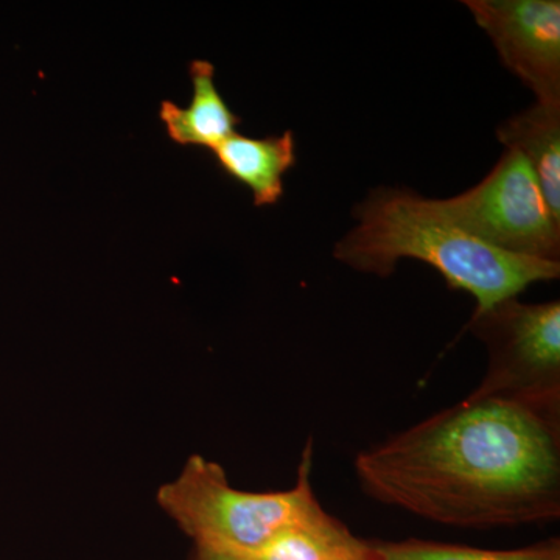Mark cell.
Listing matches in <instances>:
<instances>
[{
  "mask_svg": "<svg viewBox=\"0 0 560 560\" xmlns=\"http://www.w3.org/2000/svg\"><path fill=\"white\" fill-rule=\"evenodd\" d=\"M353 215L359 224L337 243L335 259L381 278H389L401 259L423 261L440 272L448 289L471 294L475 313L560 276V261L493 248L448 220L436 201L410 189L372 190Z\"/></svg>",
  "mask_w": 560,
  "mask_h": 560,
  "instance_id": "7a4b0ae2",
  "label": "cell"
},
{
  "mask_svg": "<svg viewBox=\"0 0 560 560\" xmlns=\"http://www.w3.org/2000/svg\"><path fill=\"white\" fill-rule=\"evenodd\" d=\"M194 560H238V559L231 558V556L219 555V552L200 550V548H197V552H195ZM368 560H372V558L368 559Z\"/></svg>",
  "mask_w": 560,
  "mask_h": 560,
  "instance_id": "7c38bea8",
  "label": "cell"
},
{
  "mask_svg": "<svg viewBox=\"0 0 560 560\" xmlns=\"http://www.w3.org/2000/svg\"><path fill=\"white\" fill-rule=\"evenodd\" d=\"M191 101L179 106L161 103L160 119L168 138L178 145L213 151L237 132L241 117L232 113L215 83V66L208 60L190 62Z\"/></svg>",
  "mask_w": 560,
  "mask_h": 560,
  "instance_id": "ba28073f",
  "label": "cell"
},
{
  "mask_svg": "<svg viewBox=\"0 0 560 560\" xmlns=\"http://www.w3.org/2000/svg\"><path fill=\"white\" fill-rule=\"evenodd\" d=\"M372 560H560L559 540L521 550H478L436 541L407 540L370 544Z\"/></svg>",
  "mask_w": 560,
  "mask_h": 560,
  "instance_id": "8fae6325",
  "label": "cell"
},
{
  "mask_svg": "<svg viewBox=\"0 0 560 560\" xmlns=\"http://www.w3.org/2000/svg\"><path fill=\"white\" fill-rule=\"evenodd\" d=\"M235 559V558H234ZM370 544L357 539L326 511L280 530L267 544L238 560H368Z\"/></svg>",
  "mask_w": 560,
  "mask_h": 560,
  "instance_id": "30bf717a",
  "label": "cell"
},
{
  "mask_svg": "<svg viewBox=\"0 0 560 560\" xmlns=\"http://www.w3.org/2000/svg\"><path fill=\"white\" fill-rule=\"evenodd\" d=\"M504 68L536 94L560 103L559 0H466Z\"/></svg>",
  "mask_w": 560,
  "mask_h": 560,
  "instance_id": "8992f818",
  "label": "cell"
},
{
  "mask_svg": "<svg viewBox=\"0 0 560 560\" xmlns=\"http://www.w3.org/2000/svg\"><path fill=\"white\" fill-rule=\"evenodd\" d=\"M312 463L308 441L294 488L259 493L235 489L219 463L194 455L175 481L162 486L158 503L197 548L241 559L324 511L313 492Z\"/></svg>",
  "mask_w": 560,
  "mask_h": 560,
  "instance_id": "3957f363",
  "label": "cell"
},
{
  "mask_svg": "<svg viewBox=\"0 0 560 560\" xmlns=\"http://www.w3.org/2000/svg\"><path fill=\"white\" fill-rule=\"evenodd\" d=\"M371 499L441 525L500 528L560 517V412L464 397L355 458Z\"/></svg>",
  "mask_w": 560,
  "mask_h": 560,
  "instance_id": "6da1fadb",
  "label": "cell"
},
{
  "mask_svg": "<svg viewBox=\"0 0 560 560\" xmlns=\"http://www.w3.org/2000/svg\"><path fill=\"white\" fill-rule=\"evenodd\" d=\"M441 212L493 248L530 259L560 261V221L552 215L534 172L506 149L471 189L434 200Z\"/></svg>",
  "mask_w": 560,
  "mask_h": 560,
  "instance_id": "5b68a950",
  "label": "cell"
},
{
  "mask_svg": "<svg viewBox=\"0 0 560 560\" xmlns=\"http://www.w3.org/2000/svg\"><path fill=\"white\" fill-rule=\"evenodd\" d=\"M467 330L488 349V371L471 397H501L560 412V302L511 298L474 313Z\"/></svg>",
  "mask_w": 560,
  "mask_h": 560,
  "instance_id": "277c9868",
  "label": "cell"
},
{
  "mask_svg": "<svg viewBox=\"0 0 560 560\" xmlns=\"http://www.w3.org/2000/svg\"><path fill=\"white\" fill-rule=\"evenodd\" d=\"M497 138L525 158L552 215L560 221V103H534L504 120L497 128Z\"/></svg>",
  "mask_w": 560,
  "mask_h": 560,
  "instance_id": "9c48e42d",
  "label": "cell"
},
{
  "mask_svg": "<svg viewBox=\"0 0 560 560\" xmlns=\"http://www.w3.org/2000/svg\"><path fill=\"white\" fill-rule=\"evenodd\" d=\"M212 153L221 171L249 189L256 208L282 200L283 176L298 162L296 139L290 130L261 139L235 132Z\"/></svg>",
  "mask_w": 560,
  "mask_h": 560,
  "instance_id": "52a82bcc",
  "label": "cell"
}]
</instances>
